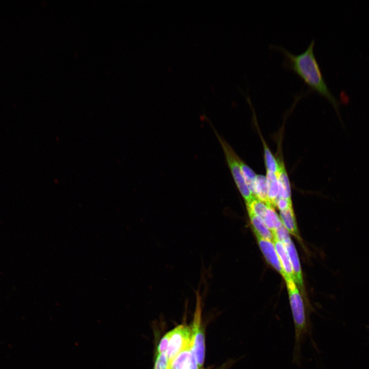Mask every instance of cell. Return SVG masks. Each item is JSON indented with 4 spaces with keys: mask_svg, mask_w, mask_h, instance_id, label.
<instances>
[{
    "mask_svg": "<svg viewBox=\"0 0 369 369\" xmlns=\"http://www.w3.org/2000/svg\"><path fill=\"white\" fill-rule=\"evenodd\" d=\"M280 218L282 224L290 234L299 239L297 226L292 207L285 210L280 211Z\"/></svg>",
    "mask_w": 369,
    "mask_h": 369,
    "instance_id": "cell-11",
    "label": "cell"
},
{
    "mask_svg": "<svg viewBox=\"0 0 369 369\" xmlns=\"http://www.w3.org/2000/svg\"><path fill=\"white\" fill-rule=\"evenodd\" d=\"M200 369H203V368H200Z\"/></svg>",
    "mask_w": 369,
    "mask_h": 369,
    "instance_id": "cell-23",
    "label": "cell"
},
{
    "mask_svg": "<svg viewBox=\"0 0 369 369\" xmlns=\"http://www.w3.org/2000/svg\"><path fill=\"white\" fill-rule=\"evenodd\" d=\"M276 206L280 211H284L292 207V200H289L282 198H279L276 203Z\"/></svg>",
    "mask_w": 369,
    "mask_h": 369,
    "instance_id": "cell-21",
    "label": "cell"
},
{
    "mask_svg": "<svg viewBox=\"0 0 369 369\" xmlns=\"http://www.w3.org/2000/svg\"><path fill=\"white\" fill-rule=\"evenodd\" d=\"M169 363L166 352L158 353L157 354L153 369H169Z\"/></svg>",
    "mask_w": 369,
    "mask_h": 369,
    "instance_id": "cell-19",
    "label": "cell"
},
{
    "mask_svg": "<svg viewBox=\"0 0 369 369\" xmlns=\"http://www.w3.org/2000/svg\"><path fill=\"white\" fill-rule=\"evenodd\" d=\"M182 369H199L196 358H194L188 365Z\"/></svg>",
    "mask_w": 369,
    "mask_h": 369,
    "instance_id": "cell-22",
    "label": "cell"
},
{
    "mask_svg": "<svg viewBox=\"0 0 369 369\" xmlns=\"http://www.w3.org/2000/svg\"><path fill=\"white\" fill-rule=\"evenodd\" d=\"M255 234L260 250L268 262L282 276L285 281L291 280L288 278L282 267L273 242L261 237L257 234L255 233Z\"/></svg>",
    "mask_w": 369,
    "mask_h": 369,
    "instance_id": "cell-5",
    "label": "cell"
},
{
    "mask_svg": "<svg viewBox=\"0 0 369 369\" xmlns=\"http://www.w3.org/2000/svg\"><path fill=\"white\" fill-rule=\"evenodd\" d=\"M247 211L254 233L265 239L272 241L274 238L273 234L266 227L263 219L255 215L251 210L247 209Z\"/></svg>",
    "mask_w": 369,
    "mask_h": 369,
    "instance_id": "cell-10",
    "label": "cell"
},
{
    "mask_svg": "<svg viewBox=\"0 0 369 369\" xmlns=\"http://www.w3.org/2000/svg\"><path fill=\"white\" fill-rule=\"evenodd\" d=\"M259 134L263 147L264 162L266 169V171L276 173H277L278 169V161L275 158L273 155L271 153L267 144L262 137L261 134L260 133Z\"/></svg>",
    "mask_w": 369,
    "mask_h": 369,
    "instance_id": "cell-16",
    "label": "cell"
},
{
    "mask_svg": "<svg viewBox=\"0 0 369 369\" xmlns=\"http://www.w3.org/2000/svg\"><path fill=\"white\" fill-rule=\"evenodd\" d=\"M277 161L278 169L276 174L279 183V198L291 200L290 183L283 162L279 160Z\"/></svg>",
    "mask_w": 369,
    "mask_h": 369,
    "instance_id": "cell-7",
    "label": "cell"
},
{
    "mask_svg": "<svg viewBox=\"0 0 369 369\" xmlns=\"http://www.w3.org/2000/svg\"><path fill=\"white\" fill-rule=\"evenodd\" d=\"M314 45L313 39L306 49L299 54H294L281 46L270 45V47L283 54V67L294 71L310 87L312 91H316L326 97L338 110L337 101L325 81L314 54Z\"/></svg>",
    "mask_w": 369,
    "mask_h": 369,
    "instance_id": "cell-1",
    "label": "cell"
},
{
    "mask_svg": "<svg viewBox=\"0 0 369 369\" xmlns=\"http://www.w3.org/2000/svg\"><path fill=\"white\" fill-rule=\"evenodd\" d=\"M173 330V332L166 351L170 362L184 350L191 341V326L180 324Z\"/></svg>",
    "mask_w": 369,
    "mask_h": 369,
    "instance_id": "cell-4",
    "label": "cell"
},
{
    "mask_svg": "<svg viewBox=\"0 0 369 369\" xmlns=\"http://www.w3.org/2000/svg\"><path fill=\"white\" fill-rule=\"evenodd\" d=\"M173 332L172 330L167 332L160 339L157 348V353L166 352L170 338Z\"/></svg>",
    "mask_w": 369,
    "mask_h": 369,
    "instance_id": "cell-20",
    "label": "cell"
},
{
    "mask_svg": "<svg viewBox=\"0 0 369 369\" xmlns=\"http://www.w3.org/2000/svg\"><path fill=\"white\" fill-rule=\"evenodd\" d=\"M269 205L254 196L249 202L246 203L247 209L251 210L257 216L263 218Z\"/></svg>",
    "mask_w": 369,
    "mask_h": 369,
    "instance_id": "cell-17",
    "label": "cell"
},
{
    "mask_svg": "<svg viewBox=\"0 0 369 369\" xmlns=\"http://www.w3.org/2000/svg\"><path fill=\"white\" fill-rule=\"evenodd\" d=\"M273 236L281 242L284 245L288 243L292 240L291 239L289 233L286 229L282 224L279 228L272 232Z\"/></svg>",
    "mask_w": 369,
    "mask_h": 369,
    "instance_id": "cell-18",
    "label": "cell"
},
{
    "mask_svg": "<svg viewBox=\"0 0 369 369\" xmlns=\"http://www.w3.org/2000/svg\"><path fill=\"white\" fill-rule=\"evenodd\" d=\"M240 166L245 183L252 194L255 196V185L257 175L241 159Z\"/></svg>",
    "mask_w": 369,
    "mask_h": 369,
    "instance_id": "cell-15",
    "label": "cell"
},
{
    "mask_svg": "<svg viewBox=\"0 0 369 369\" xmlns=\"http://www.w3.org/2000/svg\"><path fill=\"white\" fill-rule=\"evenodd\" d=\"M278 255L282 267L289 279L294 281L292 264L284 245L274 236L272 241Z\"/></svg>",
    "mask_w": 369,
    "mask_h": 369,
    "instance_id": "cell-8",
    "label": "cell"
},
{
    "mask_svg": "<svg viewBox=\"0 0 369 369\" xmlns=\"http://www.w3.org/2000/svg\"><path fill=\"white\" fill-rule=\"evenodd\" d=\"M266 180L268 187V199L273 207L279 198V183L276 173L266 171Z\"/></svg>",
    "mask_w": 369,
    "mask_h": 369,
    "instance_id": "cell-12",
    "label": "cell"
},
{
    "mask_svg": "<svg viewBox=\"0 0 369 369\" xmlns=\"http://www.w3.org/2000/svg\"><path fill=\"white\" fill-rule=\"evenodd\" d=\"M255 196L266 204L271 205L268 199L267 180L266 177L263 175H257Z\"/></svg>",
    "mask_w": 369,
    "mask_h": 369,
    "instance_id": "cell-13",
    "label": "cell"
},
{
    "mask_svg": "<svg viewBox=\"0 0 369 369\" xmlns=\"http://www.w3.org/2000/svg\"><path fill=\"white\" fill-rule=\"evenodd\" d=\"M263 220L272 232H274L282 224L280 218L272 206H269Z\"/></svg>",
    "mask_w": 369,
    "mask_h": 369,
    "instance_id": "cell-14",
    "label": "cell"
},
{
    "mask_svg": "<svg viewBox=\"0 0 369 369\" xmlns=\"http://www.w3.org/2000/svg\"><path fill=\"white\" fill-rule=\"evenodd\" d=\"M284 246L292 264L294 276V281L302 291V293H303L302 272L297 251L292 240L285 244Z\"/></svg>",
    "mask_w": 369,
    "mask_h": 369,
    "instance_id": "cell-6",
    "label": "cell"
},
{
    "mask_svg": "<svg viewBox=\"0 0 369 369\" xmlns=\"http://www.w3.org/2000/svg\"><path fill=\"white\" fill-rule=\"evenodd\" d=\"M212 127L222 147L226 162L236 187L245 202H249L254 196L248 187L243 176L240 166V158L228 142L218 134L212 125Z\"/></svg>",
    "mask_w": 369,
    "mask_h": 369,
    "instance_id": "cell-2",
    "label": "cell"
},
{
    "mask_svg": "<svg viewBox=\"0 0 369 369\" xmlns=\"http://www.w3.org/2000/svg\"><path fill=\"white\" fill-rule=\"evenodd\" d=\"M195 358L191 341L188 346L170 362L169 369H182Z\"/></svg>",
    "mask_w": 369,
    "mask_h": 369,
    "instance_id": "cell-9",
    "label": "cell"
},
{
    "mask_svg": "<svg viewBox=\"0 0 369 369\" xmlns=\"http://www.w3.org/2000/svg\"><path fill=\"white\" fill-rule=\"evenodd\" d=\"M196 306L191 326V343L199 369L203 366L205 355V338L201 324V296L198 291H195Z\"/></svg>",
    "mask_w": 369,
    "mask_h": 369,
    "instance_id": "cell-3",
    "label": "cell"
}]
</instances>
